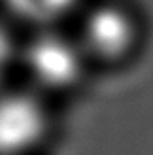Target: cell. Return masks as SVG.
I'll return each instance as SVG.
<instances>
[{
    "label": "cell",
    "instance_id": "cell-1",
    "mask_svg": "<svg viewBox=\"0 0 153 155\" xmlns=\"http://www.w3.org/2000/svg\"><path fill=\"white\" fill-rule=\"evenodd\" d=\"M45 130V114L36 98L11 93L0 97V153L17 155L38 144Z\"/></svg>",
    "mask_w": 153,
    "mask_h": 155
},
{
    "label": "cell",
    "instance_id": "cell-2",
    "mask_svg": "<svg viewBox=\"0 0 153 155\" xmlns=\"http://www.w3.org/2000/svg\"><path fill=\"white\" fill-rule=\"evenodd\" d=\"M27 64L32 76L47 87H68L81 72L78 48L55 34L40 36L27 51Z\"/></svg>",
    "mask_w": 153,
    "mask_h": 155
},
{
    "label": "cell",
    "instance_id": "cell-3",
    "mask_svg": "<svg viewBox=\"0 0 153 155\" xmlns=\"http://www.w3.org/2000/svg\"><path fill=\"white\" fill-rule=\"evenodd\" d=\"M83 34L95 53L117 57L132 42V25L127 15L116 8H98L89 15Z\"/></svg>",
    "mask_w": 153,
    "mask_h": 155
},
{
    "label": "cell",
    "instance_id": "cell-4",
    "mask_svg": "<svg viewBox=\"0 0 153 155\" xmlns=\"http://www.w3.org/2000/svg\"><path fill=\"white\" fill-rule=\"evenodd\" d=\"M15 13L34 21H49L64 15L76 0H8Z\"/></svg>",
    "mask_w": 153,
    "mask_h": 155
},
{
    "label": "cell",
    "instance_id": "cell-5",
    "mask_svg": "<svg viewBox=\"0 0 153 155\" xmlns=\"http://www.w3.org/2000/svg\"><path fill=\"white\" fill-rule=\"evenodd\" d=\"M10 59H11V42L8 38L6 30L0 27V76L6 72L8 64H10Z\"/></svg>",
    "mask_w": 153,
    "mask_h": 155
}]
</instances>
